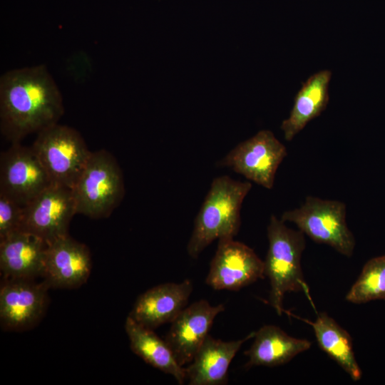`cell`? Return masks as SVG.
I'll list each match as a JSON object with an SVG mask.
<instances>
[{"label": "cell", "instance_id": "13", "mask_svg": "<svg viewBox=\"0 0 385 385\" xmlns=\"http://www.w3.org/2000/svg\"><path fill=\"white\" fill-rule=\"evenodd\" d=\"M91 265L88 247L68 235L48 245L43 277L49 287L76 288L87 281Z\"/></svg>", "mask_w": 385, "mask_h": 385}, {"label": "cell", "instance_id": "6", "mask_svg": "<svg viewBox=\"0 0 385 385\" xmlns=\"http://www.w3.org/2000/svg\"><path fill=\"white\" fill-rule=\"evenodd\" d=\"M290 222L317 243L327 245L346 257H351L355 238L346 221L344 202L307 196L299 207L284 212L280 218Z\"/></svg>", "mask_w": 385, "mask_h": 385}, {"label": "cell", "instance_id": "19", "mask_svg": "<svg viewBox=\"0 0 385 385\" xmlns=\"http://www.w3.org/2000/svg\"><path fill=\"white\" fill-rule=\"evenodd\" d=\"M125 330L131 350L150 366L174 377L179 384L185 379V368L177 361L171 349L153 329L137 323L129 315Z\"/></svg>", "mask_w": 385, "mask_h": 385}, {"label": "cell", "instance_id": "12", "mask_svg": "<svg viewBox=\"0 0 385 385\" xmlns=\"http://www.w3.org/2000/svg\"><path fill=\"white\" fill-rule=\"evenodd\" d=\"M224 304L211 305L200 299L186 307L171 322L165 342L178 364H190L206 337L215 317L224 312Z\"/></svg>", "mask_w": 385, "mask_h": 385}, {"label": "cell", "instance_id": "16", "mask_svg": "<svg viewBox=\"0 0 385 385\" xmlns=\"http://www.w3.org/2000/svg\"><path fill=\"white\" fill-rule=\"evenodd\" d=\"M255 332L245 338L224 342L209 335L195 354L192 361L185 368L190 385H222L227 383L228 368L233 358Z\"/></svg>", "mask_w": 385, "mask_h": 385}, {"label": "cell", "instance_id": "9", "mask_svg": "<svg viewBox=\"0 0 385 385\" xmlns=\"http://www.w3.org/2000/svg\"><path fill=\"white\" fill-rule=\"evenodd\" d=\"M76 213L71 189L51 184L23 207L19 230L31 233L48 245L68 235L69 224Z\"/></svg>", "mask_w": 385, "mask_h": 385}, {"label": "cell", "instance_id": "18", "mask_svg": "<svg viewBox=\"0 0 385 385\" xmlns=\"http://www.w3.org/2000/svg\"><path fill=\"white\" fill-rule=\"evenodd\" d=\"M332 72L322 70L312 75L297 93L289 116L281 129L287 141H291L306 125L324 111L329 102L328 86Z\"/></svg>", "mask_w": 385, "mask_h": 385}, {"label": "cell", "instance_id": "7", "mask_svg": "<svg viewBox=\"0 0 385 385\" xmlns=\"http://www.w3.org/2000/svg\"><path fill=\"white\" fill-rule=\"evenodd\" d=\"M287 155L286 147L269 130H262L240 143L217 163L267 189L274 186L275 174Z\"/></svg>", "mask_w": 385, "mask_h": 385}, {"label": "cell", "instance_id": "14", "mask_svg": "<svg viewBox=\"0 0 385 385\" xmlns=\"http://www.w3.org/2000/svg\"><path fill=\"white\" fill-rule=\"evenodd\" d=\"M192 292L189 279L157 285L138 297L129 316L150 329L171 323L186 307Z\"/></svg>", "mask_w": 385, "mask_h": 385}, {"label": "cell", "instance_id": "11", "mask_svg": "<svg viewBox=\"0 0 385 385\" xmlns=\"http://www.w3.org/2000/svg\"><path fill=\"white\" fill-rule=\"evenodd\" d=\"M44 280L4 279L0 289V319L8 329L23 330L34 325L42 317L47 304Z\"/></svg>", "mask_w": 385, "mask_h": 385}, {"label": "cell", "instance_id": "3", "mask_svg": "<svg viewBox=\"0 0 385 385\" xmlns=\"http://www.w3.org/2000/svg\"><path fill=\"white\" fill-rule=\"evenodd\" d=\"M267 232L269 247L264 274L270 282V303L281 315L287 292L302 291L309 297L301 266L305 237L302 231L288 227L274 215L270 217Z\"/></svg>", "mask_w": 385, "mask_h": 385}, {"label": "cell", "instance_id": "2", "mask_svg": "<svg viewBox=\"0 0 385 385\" xmlns=\"http://www.w3.org/2000/svg\"><path fill=\"white\" fill-rule=\"evenodd\" d=\"M250 181L227 175L215 178L197 213L187 246L188 255L197 258L214 240L233 239L240 227V210L250 192Z\"/></svg>", "mask_w": 385, "mask_h": 385}, {"label": "cell", "instance_id": "21", "mask_svg": "<svg viewBox=\"0 0 385 385\" xmlns=\"http://www.w3.org/2000/svg\"><path fill=\"white\" fill-rule=\"evenodd\" d=\"M354 304L385 300V254L369 260L346 296Z\"/></svg>", "mask_w": 385, "mask_h": 385}, {"label": "cell", "instance_id": "8", "mask_svg": "<svg viewBox=\"0 0 385 385\" xmlns=\"http://www.w3.org/2000/svg\"><path fill=\"white\" fill-rule=\"evenodd\" d=\"M52 184L31 147L11 143L0 156V194L24 207Z\"/></svg>", "mask_w": 385, "mask_h": 385}, {"label": "cell", "instance_id": "20", "mask_svg": "<svg viewBox=\"0 0 385 385\" xmlns=\"http://www.w3.org/2000/svg\"><path fill=\"white\" fill-rule=\"evenodd\" d=\"M313 328L319 347L334 359L354 381L362 372L356 360L349 334L327 313L318 314L314 322L304 320Z\"/></svg>", "mask_w": 385, "mask_h": 385}, {"label": "cell", "instance_id": "10", "mask_svg": "<svg viewBox=\"0 0 385 385\" xmlns=\"http://www.w3.org/2000/svg\"><path fill=\"white\" fill-rule=\"evenodd\" d=\"M264 277V261L252 248L222 239L218 240L205 282L215 290L237 291Z\"/></svg>", "mask_w": 385, "mask_h": 385}, {"label": "cell", "instance_id": "17", "mask_svg": "<svg viewBox=\"0 0 385 385\" xmlns=\"http://www.w3.org/2000/svg\"><path fill=\"white\" fill-rule=\"evenodd\" d=\"M255 341L245 352L248 357L245 367L276 366L287 363L309 349L311 342L288 335L274 325H264L255 332Z\"/></svg>", "mask_w": 385, "mask_h": 385}, {"label": "cell", "instance_id": "5", "mask_svg": "<svg viewBox=\"0 0 385 385\" xmlns=\"http://www.w3.org/2000/svg\"><path fill=\"white\" fill-rule=\"evenodd\" d=\"M31 147L52 184L70 189L92 153L78 130L58 123L38 133Z\"/></svg>", "mask_w": 385, "mask_h": 385}, {"label": "cell", "instance_id": "1", "mask_svg": "<svg viewBox=\"0 0 385 385\" xmlns=\"http://www.w3.org/2000/svg\"><path fill=\"white\" fill-rule=\"evenodd\" d=\"M61 91L45 65L10 70L0 78V130L11 143L58 123Z\"/></svg>", "mask_w": 385, "mask_h": 385}, {"label": "cell", "instance_id": "15", "mask_svg": "<svg viewBox=\"0 0 385 385\" xmlns=\"http://www.w3.org/2000/svg\"><path fill=\"white\" fill-rule=\"evenodd\" d=\"M48 244L38 237L22 230L0 240V269L4 279L42 277Z\"/></svg>", "mask_w": 385, "mask_h": 385}, {"label": "cell", "instance_id": "4", "mask_svg": "<svg viewBox=\"0 0 385 385\" xmlns=\"http://www.w3.org/2000/svg\"><path fill=\"white\" fill-rule=\"evenodd\" d=\"M76 212L93 219L108 217L123 199L121 169L105 149L92 152L71 188Z\"/></svg>", "mask_w": 385, "mask_h": 385}, {"label": "cell", "instance_id": "22", "mask_svg": "<svg viewBox=\"0 0 385 385\" xmlns=\"http://www.w3.org/2000/svg\"><path fill=\"white\" fill-rule=\"evenodd\" d=\"M23 207L0 194V240L20 230Z\"/></svg>", "mask_w": 385, "mask_h": 385}]
</instances>
